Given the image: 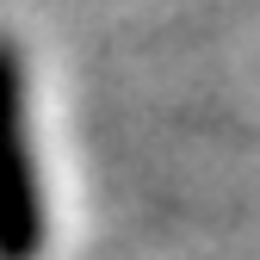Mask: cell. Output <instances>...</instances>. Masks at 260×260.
<instances>
[{"label": "cell", "instance_id": "obj_1", "mask_svg": "<svg viewBox=\"0 0 260 260\" xmlns=\"http://www.w3.org/2000/svg\"><path fill=\"white\" fill-rule=\"evenodd\" d=\"M44 236L50 217H44V180L25 124V75L13 44L0 38V260H38Z\"/></svg>", "mask_w": 260, "mask_h": 260}]
</instances>
